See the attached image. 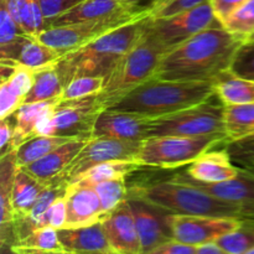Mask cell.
Here are the masks:
<instances>
[{"mask_svg":"<svg viewBox=\"0 0 254 254\" xmlns=\"http://www.w3.org/2000/svg\"><path fill=\"white\" fill-rule=\"evenodd\" d=\"M243 42L223 26L211 27L165 54L153 78L215 82L231 68Z\"/></svg>","mask_w":254,"mask_h":254,"instance_id":"1","label":"cell"},{"mask_svg":"<svg viewBox=\"0 0 254 254\" xmlns=\"http://www.w3.org/2000/svg\"><path fill=\"white\" fill-rule=\"evenodd\" d=\"M151 16L136 20L99 37L56 62L66 84L74 77L98 76L106 78L118 62L136 46L145 35Z\"/></svg>","mask_w":254,"mask_h":254,"instance_id":"2","label":"cell"},{"mask_svg":"<svg viewBox=\"0 0 254 254\" xmlns=\"http://www.w3.org/2000/svg\"><path fill=\"white\" fill-rule=\"evenodd\" d=\"M212 81H166L151 78L109 109L159 118L200 104L215 96Z\"/></svg>","mask_w":254,"mask_h":254,"instance_id":"3","label":"cell"},{"mask_svg":"<svg viewBox=\"0 0 254 254\" xmlns=\"http://www.w3.org/2000/svg\"><path fill=\"white\" fill-rule=\"evenodd\" d=\"M130 197L146 201L170 215L215 216L242 218L240 208L233 203L215 197L186 181L170 180L140 184L129 188Z\"/></svg>","mask_w":254,"mask_h":254,"instance_id":"4","label":"cell"},{"mask_svg":"<svg viewBox=\"0 0 254 254\" xmlns=\"http://www.w3.org/2000/svg\"><path fill=\"white\" fill-rule=\"evenodd\" d=\"M165 54L168 51L146 29L141 41L106 77L103 89L97 94L99 108L102 111L112 108L127 94L153 78Z\"/></svg>","mask_w":254,"mask_h":254,"instance_id":"5","label":"cell"},{"mask_svg":"<svg viewBox=\"0 0 254 254\" xmlns=\"http://www.w3.org/2000/svg\"><path fill=\"white\" fill-rule=\"evenodd\" d=\"M212 136L227 143L225 133V104L212 96L200 104L151 122L150 136Z\"/></svg>","mask_w":254,"mask_h":254,"instance_id":"6","label":"cell"},{"mask_svg":"<svg viewBox=\"0 0 254 254\" xmlns=\"http://www.w3.org/2000/svg\"><path fill=\"white\" fill-rule=\"evenodd\" d=\"M148 16H151L150 7L136 6L107 19L64 25V26L47 27L40 34L39 39L47 46L56 50L61 56H64L87 46L113 30Z\"/></svg>","mask_w":254,"mask_h":254,"instance_id":"7","label":"cell"},{"mask_svg":"<svg viewBox=\"0 0 254 254\" xmlns=\"http://www.w3.org/2000/svg\"><path fill=\"white\" fill-rule=\"evenodd\" d=\"M226 141L212 136H150L145 139L138 156L144 168L176 169L190 165L206 151Z\"/></svg>","mask_w":254,"mask_h":254,"instance_id":"8","label":"cell"},{"mask_svg":"<svg viewBox=\"0 0 254 254\" xmlns=\"http://www.w3.org/2000/svg\"><path fill=\"white\" fill-rule=\"evenodd\" d=\"M102 112L97 103V94L61 101L39 122L36 136L64 135L89 139L92 138L94 122Z\"/></svg>","mask_w":254,"mask_h":254,"instance_id":"9","label":"cell"},{"mask_svg":"<svg viewBox=\"0 0 254 254\" xmlns=\"http://www.w3.org/2000/svg\"><path fill=\"white\" fill-rule=\"evenodd\" d=\"M222 26L215 15L210 0L195 7L165 17H150L149 34L153 35L166 51H171L211 27Z\"/></svg>","mask_w":254,"mask_h":254,"instance_id":"10","label":"cell"},{"mask_svg":"<svg viewBox=\"0 0 254 254\" xmlns=\"http://www.w3.org/2000/svg\"><path fill=\"white\" fill-rule=\"evenodd\" d=\"M141 145L143 141L92 136L59 180L71 185L99 164L108 161H138Z\"/></svg>","mask_w":254,"mask_h":254,"instance_id":"11","label":"cell"},{"mask_svg":"<svg viewBox=\"0 0 254 254\" xmlns=\"http://www.w3.org/2000/svg\"><path fill=\"white\" fill-rule=\"evenodd\" d=\"M242 218L215 217V216L170 215L169 223L173 238L185 245L200 247L216 242L227 233L235 231Z\"/></svg>","mask_w":254,"mask_h":254,"instance_id":"12","label":"cell"},{"mask_svg":"<svg viewBox=\"0 0 254 254\" xmlns=\"http://www.w3.org/2000/svg\"><path fill=\"white\" fill-rule=\"evenodd\" d=\"M173 178L192 184L215 197L233 203L240 208L243 220H254V174L251 171L241 168L237 176L217 184L200 183L191 179L185 173H179Z\"/></svg>","mask_w":254,"mask_h":254,"instance_id":"13","label":"cell"},{"mask_svg":"<svg viewBox=\"0 0 254 254\" xmlns=\"http://www.w3.org/2000/svg\"><path fill=\"white\" fill-rule=\"evenodd\" d=\"M140 238L141 254L155 250L163 243L174 240L166 211L136 197H128Z\"/></svg>","mask_w":254,"mask_h":254,"instance_id":"14","label":"cell"},{"mask_svg":"<svg viewBox=\"0 0 254 254\" xmlns=\"http://www.w3.org/2000/svg\"><path fill=\"white\" fill-rule=\"evenodd\" d=\"M153 118L131 112L106 109L97 117L92 136L144 141L150 138Z\"/></svg>","mask_w":254,"mask_h":254,"instance_id":"15","label":"cell"},{"mask_svg":"<svg viewBox=\"0 0 254 254\" xmlns=\"http://www.w3.org/2000/svg\"><path fill=\"white\" fill-rule=\"evenodd\" d=\"M61 55L40 41L39 37L21 35L14 41L0 46V62L21 64L29 68L41 69L56 64Z\"/></svg>","mask_w":254,"mask_h":254,"instance_id":"16","label":"cell"},{"mask_svg":"<svg viewBox=\"0 0 254 254\" xmlns=\"http://www.w3.org/2000/svg\"><path fill=\"white\" fill-rule=\"evenodd\" d=\"M64 201L67 207L64 228L96 225L106 217L98 193L92 186L71 184L64 193Z\"/></svg>","mask_w":254,"mask_h":254,"instance_id":"17","label":"cell"},{"mask_svg":"<svg viewBox=\"0 0 254 254\" xmlns=\"http://www.w3.org/2000/svg\"><path fill=\"white\" fill-rule=\"evenodd\" d=\"M102 225L112 250L122 254H141L140 238L128 200L109 213Z\"/></svg>","mask_w":254,"mask_h":254,"instance_id":"18","label":"cell"},{"mask_svg":"<svg viewBox=\"0 0 254 254\" xmlns=\"http://www.w3.org/2000/svg\"><path fill=\"white\" fill-rule=\"evenodd\" d=\"M87 141H88V138L72 139L50 153L49 155L21 169L41 181L42 184L47 185V184L54 183L64 175L69 164L76 159Z\"/></svg>","mask_w":254,"mask_h":254,"instance_id":"19","label":"cell"},{"mask_svg":"<svg viewBox=\"0 0 254 254\" xmlns=\"http://www.w3.org/2000/svg\"><path fill=\"white\" fill-rule=\"evenodd\" d=\"M241 168L236 165L226 149L208 150L188 165L184 173L200 183L217 184L233 179Z\"/></svg>","mask_w":254,"mask_h":254,"instance_id":"20","label":"cell"},{"mask_svg":"<svg viewBox=\"0 0 254 254\" xmlns=\"http://www.w3.org/2000/svg\"><path fill=\"white\" fill-rule=\"evenodd\" d=\"M16 150L0 158V226H1V245L14 246L15 237L12 225L15 213L11 207V195L15 175L17 170Z\"/></svg>","mask_w":254,"mask_h":254,"instance_id":"21","label":"cell"},{"mask_svg":"<svg viewBox=\"0 0 254 254\" xmlns=\"http://www.w3.org/2000/svg\"><path fill=\"white\" fill-rule=\"evenodd\" d=\"M134 7H136V5L130 4L128 0H84L68 12L55 19L49 27L107 19Z\"/></svg>","mask_w":254,"mask_h":254,"instance_id":"22","label":"cell"},{"mask_svg":"<svg viewBox=\"0 0 254 254\" xmlns=\"http://www.w3.org/2000/svg\"><path fill=\"white\" fill-rule=\"evenodd\" d=\"M59 238L66 253H89L112 250L102 222L84 227L61 228Z\"/></svg>","mask_w":254,"mask_h":254,"instance_id":"23","label":"cell"},{"mask_svg":"<svg viewBox=\"0 0 254 254\" xmlns=\"http://www.w3.org/2000/svg\"><path fill=\"white\" fill-rule=\"evenodd\" d=\"M61 102V98L35 103H24L14 114V136L12 148L16 150L21 144L36 136L39 122Z\"/></svg>","mask_w":254,"mask_h":254,"instance_id":"24","label":"cell"},{"mask_svg":"<svg viewBox=\"0 0 254 254\" xmlns=\"http://www.w3.org/2000/svg\"><path fill=\"white\" fill-rule=\"evenodd\" d=\"M45 188L46 184H42L24 169L17 168L11 195V207L15 213V221L25 217L31 211Z\"/></svg>","mask_w":254,"mask_h":254,"instance_id":"25","label":"cell"},{"mask_svg":"<svg viewBox=\"0 0 254 254\" xmlns=\"http://www.w3.org/2000/svg\"><path fill=\"white\" fill-rule=\"evenodd\" d=\"M215 89L225 106L254 103V81L242 78L231 69L216 78Z\"/></svg>","mask_w":254,"mask_h":254,"instance_id":"26","label":"cell"},{"mask_svg":"<svg viewBox=\"0 0 254 254\" xmlns=\"http://www.w3.org/2000/svg\"><path fill=\"white\" fill-rule=\"evenodd\" d=\"M29 36L39 37L47 29L39 0H0Z\"/></svg>","mask_w":254,"mask_h":254,"instance_id":"27","label":"cell"},{"mask_svg":"<svg viewBox=\"0 0 254 254\" xmlns=\"http://www.w3.org/2000/svg\"><path fill=\"white\" fill-rule=\"evenodd\" d=\"M66 87V81L62 77L56 64L35 71V81L31 89L25 97L24 103L50 101L61 98V94Z\"/></svg>","mask_w":254,"mask_h":254,"instance_id":"28","label":"cell"},{"mask_svg":"<svg viewBox=\"0 0 254 254\" xmlns=\"http://www.w3.org/2000/svg\"><path fill=\"white\" fill-rule=\"evenodd\" d=\"M225 133L227 143L254 135V103L225 106Z\"/></svg>","mask_w":254,"mask_h":254,"instance_id":"29","label":"cell"},{"mask_svg":"<svg viewBox=\"0 0 254 254\" xmlns=\"http://www.w3.org/2000/svg\"><path fill=\"white\" fill-rule=\"evenodd\" d=\"M76 139L74 136L64 135H39L25 141L16 149V163L19 168L30 165L49 155L67 141Z\"/></svg>","mask_w":254,"mask_h":254,"instance_id":"30","label":"cell"},{"mask_svg":"<svg viewBox=\"0 0 254 254\" xmlns=\"http://www.w3.org/2000/svg\"><path fill=\"white\" fill-rule=\"evenodd\" d=\"M144 166L138 161H108L99 164L81 176L76 181L79 185L94 186L103 181L113 180V179L128 178L131 174L136 173ZM73 183V184H76Z\"/></svg>","mask_w":254,"mask_h":254,"instance_id":"31","label":"cell"},{"mask_svg":"<svg viewBox=\"0 0 254 254\" xmlns=\"http://www.w3.org/2000/svg\"><path fill=\"white\" fill-rule=\"evenodd\" d=\"M126 179L127 178L113 179V180L103 181V183L92 186V188H94L96 192L98 193L106 217L109 213L113 212L117 207H119L122 203L128 200L129 188L127 186Z\"/></svg>","mask_w":254,"mask_h":254,"instance_id":"32","label":"cell"},{"mask_svg":"<svg viewBox=\"0 0 254 254\" xmlns=\"http://www.w3.org/2000/svg\"><path fill=\"white\" fill-rule=\"evenodd\" d=\"M222 26L235 36L243 41L254 37V0H248L235 10L225 21Z\"/></svg>","mask_w":254,"mask_h":254,"instance_id":"33","label":"cell"},{"mask_svg":"<svg viewBox=\"0 0 254 254\" xmlns=\"http://www.w3.org/2000/svg\"><path fill=\"white\" fill-rule=\"evenodd\" d=\"M228 254H243L254 247V220H242L232 232L216 241Z\"/></svg>","mask_w":254,"mask_h":254,"instance_id":"34","label":"cell"},{"mask_svg":"<svg viewBox=\"0 0 254 254\" xmlns=\"http://www.w3.org/2000/svg\"><path fill=\"white\" fill-rule=\"evenodd\" d=\"M104 77L98 76H79L72 78L64 87L61 94V101L86 98V97L98 94L103 89Z\"/></svg>","mask_w":254,"mask_h":254,"instance_id":"35","label":"cell"},{"mask_svg":"<svg viewBox=\"0 0 254 254\" xmlns=\"http://www.w3.org/2000/svg\"><path fill=\"white\" fill-rule=\"evenodd\" d=\"M14 248H30L41 251H64L59 238V231L52 227H41L32 231L24 240L19 241Z\"/></svg>","mask_w":254,"mask_h":254,"instance_id":"36","label":"cell"},{"mask_svg":"<svg viewBox=\"0 0 254 254\" xmlns=\"http://www.w3.org/2000/svg\"><path fill=\"white\" fill-rule=\"evenodd\" d=\"M225 149L236 165L254 174V135L227 143Z\"/></svg>","mask_w":254,"mask_h":254,"instance_id":"37","label":"cell"},{"mask_svg":"<svg viewBox=\"0 0 254 254\" xmlns=\"http://www.w3.org/2000/svg\"><path fill=\"white\" fill-rule=\"evenodd\" d=\"M230 69L242 78L254 81V37L238 49Z\"/></svg>","mask_w":254,"mask_h":254,"instance_id":"38","label":"cell"},{"mask_svg":"<svg viewBox=\"0 0 254 254\" xmlns=\"http://www.w3.org/2000/svg\"><path fill=\"white\" fill-rule=\"evenodd\" d=\"M25 98L20 96L7 82L0 83V119L11 117L24 104Z\"/></svg>","mask_w":254,"mask_h":254,"instance_id":"39","label":"cell"},{"mask_svg":"<svg viewBox=\"0 0 254 254\" xmlns=\"http://www.w3.org/2000/svg\"><path fill=\"white\" fill-rule=\"evenodd\" d=\"M21 35H26L9 10L0 4V46L14 41Z\"/></svg>","mask_w":254,"mask_h":254,"instance_id":"40","label":"cell"},{"mask_svg":"<svg viewBox=\"0 0 254 254\" xmlns=\"http://www.w3.org/2000/svg\"><path fill=\"white\" fill-rule=\"evenodd\" d=\"M14 72L10 76V78L5 82H7L12 89H15L20 96H22L25 98L27 96V93L30 92V89H31L32 84H34L35 69L21 66V64H14Z\"/></svg>","mask_w":254,"mask_h":254,"instance_id":"41","label":"cell"},{"mask_svg":"<svg viewBox=\"0 0 254 254\" xmlns=\"http://www.w3.org/2000/svg\"><path fill=\"white\" fill-rule=\"evenodd\" d=\"M83 1L84 0H39L42 14L46 20V26L49 27L55 19L68 12Z\"/></svg>","mask_w":254,"mask_h":254,"instance_id":"42","label":"cell"},{"mask_svg":"<svg viewBox=\"0 0 254 254\" xmlns=\"http://www.w3.org/2000/svg\"><path fill=\"white\" fill-rule=\"evenodd\" d=\"M67 218V207L66 201L64 197H60L59 200L55 201L50 210L47 211L44 220V227H52L55 230H61L66 226Z\"/></svg>","mask_w":254,"mask_h":254,"instance_id":"43","label":"cell"},{"mask_svg":"<svg viewBox=\"0 0 254 254\" xmlns=\"http://www.w3.org/2000/svg\"><path fill=\"white\" fill-rule=\"evenodd\" d=\"M207 1V0H170L163 9L159 12H156L153 17H165L175 15L178 12L185 11V10L195 7L197 5L202 4V2Z\"/></svg>","mask_w":254,"mask_h":254,"instance_id":"44","label":"cell"},{"mask_svg":"<svg viewBox=\"0 0 254 254\" xmlns=\"http://www.w3.org/2000/svg\"><path fill=\"white\" fill-rule=\"evenodd\" d=\"M12 136H14V118L11 116L6 119H1L0 123V149H1L0 158L15 150L12 148Z\"/></svg>","mask_w":254,"mask_h":254,"instance_id":"45","label":"cell"},{"mask_svg":"<svg viewBox=\"0 0 254 254\" xmlns=\"http://www.w3.org/2000/svg\"><path fill=\"white\" fill-rule=\"evenodd\" d=\"M210 1L212 4L215 15L222 24L237 7L247 2L248 0H210Z\"/></svg>","mask_w":254,"mask_h":254,"instance_id":"46","label":"cell"},{"mask_svg":"<svg viewBox=\"0 0 254 254\" xmlns=\"http://www.w3.org/2000/svg\"><path fill=\"white\" fill-rule=\"evenodd\" d=\"M196 248L197 247L171 240L169 242L163 243V245H160L155 250L150 251L146 254H196Z\"/></svg>","mask_w":254,"mask_h":254,"instance_id":"47","label":"cell"},{"mask_svg":"<svg viewBox=\"0 0 254 254\" xmlns=\"http://www.w3.org/2000/svg\"><path fill=\"white\" fill-rule=\"evenodd\" d=\"M196 254H228L222 247L217 245L216 242L207 243V245L200 246L196 248Z\"/></svg>","mask_w":254,"mask_h":254,"instance_id":"48","label":"cell"},{"mask_svg":"<svg viewBox=\"0 0 254 254\" xmlns=\"http://www.w3.org/2000/svg\"><path fill=\"white\" fill-rule=\"evenodd\" d=\"M14 250L19 254H67L66 252H64V251H41L30 250V248H14Z\"/></svg>","mask_w":254,"mask_h":254,"instance_id":"49","label":"cell"},{"mask_svg":"<svg viewBox=\"0 0 254 254\" xmlns=\"http://www.w3.org/2000/svg\"><path fill=\"white\" fill-rule=\"evenodd\" d=\"M170 1V0H154L153 2H151V5L149 7H150V11H151V16H154V15L156 14V12L160 11L161 9H163L164 6H165L168 2Z\"/></svg>","mask_w":254,"mask_h":254,"instance_id":"50","label":"cell"},{"mask_svg":"<svg viewBox=\"0 0 254 254\" xmlns=\"http://www.w3.org/2000/svg\"><path fill=\"white\" fill-rule=\"evenodd\" d=\"M130 4L136 5V6H143V7H149L151 5V2L154 0H128Z\"/></svg>","mask_w":254,"mask_h":254,"instance_id":"51","label":"cell"},{"mask_svg":"<svg viewBox=\"0 0 254 254\" xmlns=\"http://www.w3.org/2000/svg\"><path fill=\"white\" fill-rule=\"evenodd\" d=\"M1 254H19L11 246L1 245Z\"/></svg>","mask_w":254,"mask_h":254,"instance_id":"52","label":"cell"},{"mask_svg":"<svg viewBox=\"0 0 254 254\" xmlns=\"http://www.w3.org/2000/svg\"><path fill=\"white\" fill-rule=\"evenodd\" d=\"M67 254H122L116 252L113 250H108V251H99V252H89V253H67Z\"/></svg>","mask_w":254,"mask_h":254,"instance_id":"53","label":"cell"},{"mask_svg":"<svg viewBox=\"0 0 254 254\" xmlns=\"http://www.w3.org/2000/svg\"><path fill=\"white\" fill-rule=\"evenodd\" d=\"M243 254H254V247H253V248H251L250 251H247V252L243 253Z\"/></svg>","mask_w":254,"mask_h":254,"instance_id":"54","label":"cell"}]
</instances>
